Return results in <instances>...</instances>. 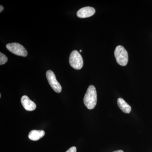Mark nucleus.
<instances>
[{"instance_id":"10","label":"nucleus","mask_w":152,"mask_h":152,"mask_svg":"<svg viewBox=\"0 0 152 152\" xmlns=\"http://www.w3.org/2000/svg\"><path fill=\"white\" fill-rule=\"evenodd\" d=\"M8 58L2 53H0V65L4 64L7 62Z\"/></svg>"},{"instance_id":"11","label":"nucleus","mask_w":152,"mask_h":152,"mask_svg":"<svg viewBox=\"0 0 152 152\" xmlns=\"http://www.w3.org/2000/svg\"><path fill=\"white\" fill-rule=\"evenodd\" d=\"M66 152H77V148L75 147H72Z\"/></svg>"},{"instance_id":"7","label":"nucleus","mask_w":152,"mask_h":152,"mask_svg":"<svg viewBox=\"0 0 152 152\" xmlns=\"http://www.w3.org/2000/svg\"><path fill=\"white\" fill-rule=\"evenodd\" d=\"M21 102L22 105L26 110L32 111L34 110L37 108L36 104L32 101L27 96H22Z\"/></svg>"},{"instance_id":"5","label":"nucleus","mask_w":152,"mask_h":152,"mask_svg":"<svg viewBox=\"0 0 152 152\" xmlns=\"http://www.w3.org/2000/svg\"><path fill=\"white\" fill-rule=\"evenodd\" d=\"M46 77L49 84L53 90L56 93H61L62 91L61 86L57 80L56 75L51 70L47 71Z\"/></svg>"},{"instance_id":"2","label":"nucleus","mask_w":152,"mask_h":152,"mask_svg":"<svg viewBox=\"0 0 152 152\" xmlns=\"http://www.w3.org/2000/svg\"><path fill=\"white\" fill-rule=\"evenodd\" d=\"M115 56L117 63L122 66L126 65L129 57L128 52L122 46L119 45L115 50Z\"/></svg>"},{"instance_id":"6","label":"nucleus","mask_w":152,"mask_h":152,"mask_svg":"<svg viewBox=\"0 0 152 152\" xmlns=\"http://www.w3.org/2000/svg\"><path fill=\"white\" fill-rule=\"evenodd\" d=\"M96 11L92 7H87L80 9L77 12V16L81 18H89L95 14Z\"/></svg>"},{"instance_id":"9","label":"nucleus","mask_w":152,"mask_h":152,"mask_svg":"<svg viewBox=\"0 0 152 152\" xmlns=\"http://www.w3.org/2000/svg\"><path fill=\"white\" fill-rule=\"evenodd\" d=\"M45 132L43 130L31 131L29 134L28 137L30 140L33 141H37L45 136Z\"/></svg>"},{"instance_id":"1","label":"nucleus","mask_w":152,"mask_h":152,"mask_svg":"<svg viewBox=\"0 0 152 152\" xmlns=\"http://www.w3.org/2000/svg\"><path fill=\"white\" fill-rule=\"evenodd\" d=\"M83 100L85 106L89 110L94 108L96 105L97 97L96 91L94 86H90L88 88Z\"/></svg>"},{"instance_id":"12","label":"nucleus","mask_w":152,"mask_h":152,"mask_svg":"<svg viewBox=\"0 0 152 152\" xmlns=\"http://www.w3.org/2000/svg\"><path fill=\"white\" fill-rule=\"evenodd\" d=\"M4 8L3 6H0V12H1L3 11V10H4Z\"/></svg>"},{"instance_id":"4","label":"nucleus","mask_w":152,"mask_h":152,"mask_svg":"<svg viewBox=\"0 0 152 152\" xmlns=\"http://www.w3.org/2000/svg\"><path fill=\"white\" fill-rule=\"evenodd\" d=\"M6 48L11 53L17 56L22 57H26L27 56V51L23 45L18 43L7 44Z\"/></svg>"},{"instance_id":"8","label":"nucleus","mask_w":152,"mask_h":152,"mask_svg":"<svg viewBox=\"0 0 152 152\" xmlns=\"http://www.w3.org/2000/svg\"><path fill=\"white\" fill-rule=\"evenodd\" d=\"M118 106L120 109L125 113H129L132 110L131 106L125 102L122 98H118L117 101Z\"/></svg>"},{"instance_id":"14","label":"nucleus","mask_w":152,"mask_h":152,"mask_svg":"<svg viewBox=\"0 0 152 152\" xmlns=\"http://www.w3.org/2000/svg\"><path fill=\"white\" fill-rule=\"evenodd\" d=\"M82 51V50H80V52H81Z\"/></svg>"},{"instance_id":"13","label":"nucleus","mask_w":152,"mask_h":152,"mask_svg":"<svg viewBox=\"0 0 152 152\" xmlns=\"http://www.w3.org/2000/svg\"><path fill=\"white\" fill-rule=\"evenodd\" d=\"M113 152H124L122 150H118V151H114Z\"/></svg>"},{"instance_id":"3","label":"nucleus","mask_w":152,"mask_h":152,"mask_svg":"<svg viewBox=\"0 0 152 152\" xmlns=\"http://www.w3.org/2000/svg\"><path fill=\"white\" fill-rule=\"evenodd\" d=\"M69 62L71 66L75 69H80L83 65V61L82 56L75 50L71 53L69 58Z\"/></svg>"}]
</instances>
